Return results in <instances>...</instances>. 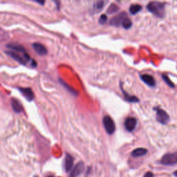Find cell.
I'll return each instance as SVG.
<instances>
[{
  "instance_id": "28",
  "label": "cell",
  "mask_w": 177,
  "mask_h": 177,
  "mask_svg": "<svg viewBox=\"0 0 177 177\" xmlns=\"http://www.w3.org/2000/svg\"><path fill=\"white\" fill-rule=\"evenodd\" d=\"M35 177H38V176H35Z\"/></svg>"
},
{
  "instance_id": "14",
  "label": "cell",
  "mask_w": 177,
  "mask_h": 177,
  "mask_svg": "<svg viewBox=\"0 0 177 177\" xmlns=\"http://www.w3.org/2000/svg\"><path fill=\"white\" fill-rule=\"evenodd\" d=\"M12 108L15 112L18 113L23 112V107H22L21 103L16 99H12Z\"/></svg>"
},
{
  "instance_id": "12",
  "label": "cell",
  "mask_w": 177,
  "mask_h": 177,
  "mask_svg": "<svg viewBox=\"0 0 177 177\" xmlns=\"http://www.w3.org/2000/svg\"><path fill=\"white\" fill-rule=\"evenodd\" d=\"M74 158L70 154H67L64 159V169L66 172H69L74 165Z\"/></svg>"
},
{
  "instance_id": "16",
  "label": "cell",
  "mask_w": 177,
  "mask_h": 177,
  "mask_svg": "<svg viewBox=\"0 0 177 177\" xmlns=\"http://www.w3.org/2000/svg\"><path fill=\"white\" fill-rule=\"evenodd\" d=\"M142 9V6L138 4H132L131 5L130 8H129V12L131 15H136L138 12H140V10Z\"/></svg>"
},
{
  "instance_id": "8",
  "label": "cell",
  "mask_w": 177,
  "mask_h": 177,
  "mask_svg": "<svg viewBox=\"0 0 177 177\" xmlns=\"http://www.w3.org/2000/svg\"><path fill=\"white\" fill-rule=\"evenodd\" d=\"M85 169V165L83 162H79L76 165V166L73 169L71 172V177H77L82 173Z\"/></svg>"
},
{
  "instance_id": "23",
  "label": "cell",
  "mask_w": 177,
  "mask_h": 177,
  "mask_svg": "<svg viewBox=\"0 0 177 177\" xmlns=\"http://www.w3.org/2000/svg\"><path fill=\"white\" fill-rule=\"evenodd\" d=\"M107 22V17L106 15H102L99 19V23L100 24H104Z\"/></svg>"
},
{
  "instance_id": "27",
  "label": "cell",
  "mask_w": 177,
  "mask_h": 177,
  "mask_svg": "<svg viewBox=\"0 0 177 177\" xmlns=\"http://www.w3.org/2000/svg\"><path fill=\"white\" fill-rule=\"evenodd\" d=\"M47 177H55V176H52V175H51V176H47Z\"/></svg>"
},
{
  "instance_id": "17",
  "label": "cell",
  "mask_w": 177,
  "mask_h": 177,
  "mask_svg": "<svg viewBox=\"0 0 177 177\" xmlns=\"http://www.w3.org/2000/svg\"><path fill=\"white\" fill-rule=\"evenodd\" d=\"M121 89H122V88H121ZM122 92H123L124 97H125L126 100H128L129 102H131V103H137V102L139 101L136 97L129 96V95H128V94H127V93H125L124 92L123 89H122Z\"/></svg>"
},
{
  "instance_id": "11",
  "label": "cell",
  "mask_w": 177,
  "mask_h": 177,
  "mask_svg": "<svg viewBox=\"0 0 177 177\" xmlns=\"http://www.w3.org/2000/svg\"><path fill=\"white\" fill-rule=\"evenodd\" d=\"M6 46H7L8 49L12 50L13 51H15V52H16V53H18L24 54V55L28 53H27V51H26V49H25L23 46H21V45H20V44H9Z\"/></svg>"
},
{
  "instance_id": "22",
  "label": "cell",
  "mask_w": 177,
  "mask_h": 177,
  "mask_svg": "<svg viewBox=\"0 0 177 177\" xmlns=\"http://www.w3.org/2000/svg\"><path fill=\"white\" fill-rule=\"evenodd\" d=\"M117 10H118V8L117 7V6H116L115 4H112V5H111L110 7H109V8L107 9V13L111 14V13L116 12V11Z\"/></svg>"
},
{
  "instance_id": "13",
  "label": "cell",
  "mask_w": 177,
  "mask_h": 177,
  "mask_svg": "<svg viewBox=\"0 0 177 177\" xmlns=\"http://www.w3.org/2000/svg\"><path fill=\"white\" fill-rule=\"evenodd\" d=\"M140 78H141L142 80L145 82L147 85L150 86V87H154V86H155L156 85L155 80H154L153 77L150 76V75H148V74L141 75V76H140Z\"/></svg>"
},
{
  "instance_id": "3",
  "label": "cell",
  "mask_w": 177,
  "mask_h": 177,
  "mask_svg": "<svg viewBox=\"0 0 177 177\" xmlns=\"http://www.w3.org/2000/svg\"><path fill=\"white\" fill-rule=\"evenodd\" d=\"M161 164L165 165H173L177 164V152L165 154L161 158Z\"/></svg>"
},
{
  "instance_id": "5",
  "label": "cell",
  "mask_w": 177,
  "mask_h": 177,
  "mask_svg": "<svg viewBox=\"0 0 177 177\" xmlns=\"http://www.w3.org/2000/svg\"><path fill=\"white\" fill-rule=\"evenodd\" d=\"M156 111V119L163 124H167L170 121V116L166 112L159 107L155 108Z\"/></svg>"
},
{
  "instance_id": "9",
  "label": "cell",
  "mask_w": 177,
  "mask_h": 177,
  "mask_svg": "<svg viewBox=\"0 0 177 177\" xmlns=\"http://www.w3.org/2000/svg\"><path fill=\"white\" fill-rule=\"evenodd\" d=\"M33 48L35 50L36 53L40 56H45L47 54V49L44 45L40 43L36 42L33 44Z\"/></svg>"
},
{
  "instance_id": "4",
  "label": "cell",
  "mask_w": 177,
  "mask_h": 177,
  "mask_svg": "<svg viewBox=\"0 0 177 177\" xmlns=\"http://www.w3.org/2000/svg\"><path fill=\"white\" fill-rule=\"evenodd\" d=\"M103 124L108 134H113L116 130V125L113 119L109 116H106L103 118Z\"/></svg>"
},
{
  "instance_id": "26",
  "label": "cell",
  "mask_w": 177,
  "mask_h": 177,
  "mask_svg": "<svg viewBox=\"0 0 177 177\" xmlns=\"http://www.w3.org/2000/svg\"><path fill=\"white\" fill-rule=\"evenodd\" d=\"M174 176L177 177V170L174 172Z\"/></svg>"
},
{
  "instance_id": "1",
  "label": "cell",
  "mask_w": 177,
  "mask_h": 177,
  "mask_svg": "<svg viewBox=\"0 0 177 177\" xmlns=\"http://www.w3.org/2000/svg\"><path fill=\"white\" fill-rule=\"evenodd\" d=\"M147 8L149 12L158 17H163L165 14V4L159 2H151L147 4Z\"/></svg>"
},
{
  "instance_id": "20",
  "label": "cell",
  "mask_w": 177,
  "mask_h": 177,
  "mask_svg": "<svg viewBox=\"0 0 177 177\" xmlns=\"http://www.w3.org/2000/svg\"><path fill=\"white\" fill-rule=\"evenodd\" d=\"M104 5H105V2L99 1V2H97L95 4L94 7H95V9L99 12L100 10H101L103 8Z\"/></svg>"
},
{
  "instance_id": "25",
  "label": "cell",
  "mask_w": 177,
  "mask_h": 177,
  "mask_svg": "<svg viewBox=\"0 0 177 177\" xmlns=\"http://www.w3.org/2000/svg\"><path fill=\"white\" fill-rule=\"evenodd\" d=\"M36 2H38V3L42 4V5H44V1H38V0H37Z\"/></svg>"
},
{
  "instance_id": "2",
  "label": "cell",
  "mask_w": 177,
  "mask_h": 177,
  "mask_svg": "<svg viewBox=\"0 0 177 177\" xmlns=\"http://www.w3.org/2000/svg\"><path fill=\"white\" fill-rule=\"evenodd\" d=\"M6 53L7 54L8 56H10V58L14 59L15 61H17V62H19L20 64H21L22 65H26L27 63L30 62L31 60V57L29 56L28 53L24 55V54L18 53L13 51H6Z\"/></svg>"
},
{
  "instance_id": "18",
  "label": "cell",
  "mask_w": 177,
  "mask_h": 177,
  "mask_svg": "<svg viewBox=\"0 0 177 177\" xmlns=\"http://www.w3.org/2000/svg\"><path fill=\"white\" fill-rule=\"evenodd\" d=\"M121 26L123 27L124 28L128 29V28H130L131 26H132V22H131V20L129 19V17H127L125 19L123 20V22H122Z\"/></svg>"
},
{
  "instance_id": "15",
  "label": "cell",
  "mask_w": 177,
  "mask_h": 177,
  "mask_svg": "<svg viewBox=\"0 0 177 177\" xmlns=\"http://www.w3.org/2000/svg\"><path fill=\"white\" fill-rule=\"evenodd\" d=\"M147 153V150L145 148H137L134 150L132 152H131V155L134 157H140V156H142L145 155Z\"/></svg>"
},
{
  "instance_id": "24",
  "label": "cell",
  "mask_w": 177,
  "mask_h": 177,
  "mask_svg": "<svg viewBox=\"0 0 177 177\" xmlns=\"http://www.w3.org/2000/svg\"><path fill=\"white\" fill-rule=\"evenodd\" d=\"M143 177H154V174L151 172H148L145 174V176Z\"/></svg>"
},
{
  "instance_id": "21",
  "label": "cell",
  "mask_w": 177,
  "mask_h": 177,
  "mask_svg": "<svg viewBox=\"0 0 177 177\" xmlns=\"http://www.w3.org/2000/svg\"><path fill=\"white\" fill-rule=\"evenodd\" d=\"M162 77H163V80H164L165 81V82H166L167 85H168L170 87H174V84L172 83V82L170 80V78H168V76H167V75H165V74H163L162 75Z\"/></svg>"
},
{
  "instance_id": "19",
  "label": "cell",
  "mask_w": 177,
  "mask_h": 177,
  "mask_svg": "<svg viewBox=\"0 0 177 177\" xmlns=\"http://www.w3.org/2000/svg\"><path fill=\"white\" fill-rule=\"evenodd\" d=\"M60 82H61V84H62V85L63 86H64V87H65L66 88H67V89L68 91H69V92H70V93H71V94H73V95H75V96H78V93L77 92L76 90H74L73 88L70 87L69 86L67 85V84H66V82H65L64 81H63L62 80H61V79H60Z\"/></svg>"
},
{
  "instance_id": "6",
  "label": "cell",
  "mask_w": 177,
  "mask_h": 177,
  "mask_svg": "<svg viewBox=\"0 0 177 177\" xmlns=\"http://www.w3.org/2000/svg\"><path fill=\"white\" fill-rule=\"evenodd\" d=\"M127 17H128V15H127L126 13H120L119 15L113 17L112 19L110 20V24L115 26H121V25H122L123 20L125 19Z\"/></svg>"
},
{
  "instance_id": "10",
  "label": "cell",
  "mask_w": 177,
  "mask_h": 177,
  "mask_svg": "<svg viewBox=\"0 0 177 177\" xmlns=\"http://www.w3.org/2000/svg\"><path fill=\"white\" fill-rule=\"evenodd\" d=\"M19 90L21 92L22 95L26 98L27 100L32 101L34 99V94L31 88H19Z\"/></svg>"
},
{
  "instance_id": "7",
  "label": "cell",
  "mask_w": 177,
  "mask_h": 177,
  "mask_svg": "<svg viewBox=\"0 0 177 177\" xmlns=\"http://www.w3.org/2000/svg\"><path fill=\"white\" fill-rule=\"evenodd\" d=\"M136 124L137 120L133 117H129L124 121V127L128 131H132L134 130Z\"/></svg>"
}]
</instances>
